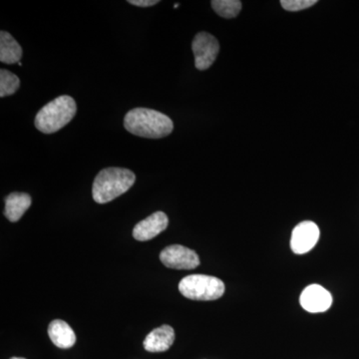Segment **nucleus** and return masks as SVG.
<instances>
[{"instance_id": "9", "label": "nucleus", "mask_w": 359, "mask_h": 359, "mask_svg": "<svg viewBox=\"0 0 359 359\" xmlns=\"http://www.w3.org/2000/svg\"><path fill=\"white\" fill-rule=\"evenodd\" d=\"M168 224L169 219L167 215L164 212H156L135 226L133 237L140 242L152 240L166 230Z\"/></svg>"}, {"instance_id": "7", "label": "nucleus", "mask_w": 359, "mask_h": 359, "mask_svg": "<svg viewBox=\"0 0 359 359\" xmlns=\"http://www.w3.org/2000/svg\"><path fill=\"white\" fill-rule=\"evenodd\" d=\"M320 235L318 224L311 221L302 222L292 231L290 249L297 255L306 254L318 244Z\"/></svg>"}, {"instance_id": "4", "label": "nucleus", "mask_w": 359, "mask_h": 359, "mask_svg": "<svg viewBox=\"0 0 359 359\" xmlns=\"http://www.w3.org/2000/svg\"><path fill=\"white\" fill-rule=\"evenodd\" d=\"M179 290L184 297L193 301H216L223 297L224 285L216 276L191 275L180 282Z\"/></svg>"}, {"instance_id": "19", "label": "nucleus", "mask_w": 359, "mask_h": 359, "mask_svg": "<svg viewBox=\"0 0 359 359\" xmlns=\"http://www.w3.org/2000/svg\"><path fill=\"white\" fill-rule=\"evenodd\" d=\"M11 359H25V358H11Z\"/></svg>"}, {"instance_id": "14", "label": "nucleus", "mask_w": 359, "mask_h": 359, "mask_svg": "<svg viewBox=\"0 0 359 359\" xmlns=\"http://www.w3.org/2000/svg\"><path fill=\"white\" fill-rule=\"evenodd\" d=\"M211 4L215 13L226 20L237 18L243 6L240 0H212Z\"/></svg>"}, {"instance_id": "17", "label": "nucleus", "mask_w": 359, "mask_h": 359, "mask_svg": "<svg viewBox=\"0 0 359 359\" xmlns=\"http://www.w3.org/2000/svg\"><path fill=\"white\" fill-rule=\"evenodd\" d=\"M159 0H129L128 4L139 7L154 6L159 4Z\"/></svg>"}, {"instance_id": "15", "label": "nucleus", "mask_w": 359, "mask_h": 359, "mask_svg": "<svg viewBox=\"0 0 359 359\" xmlns=\"http://www.w3.org/2000/svg\"><path fill=\"white\" fill-rule=\"evenodd\" d=\"M20 87V79L13 72L6 69L0 70V97L13 95Z\"/></svg>"}, {"instance_id": "1", "label": "nucleus", "mask_w": 359, "mask_h": 359, "mask_svg": "<svg viewBox=\"0 0 359 359\" xmlns=\"http://www.w3.org/2000/svg\"><path fill=\"white\" fill-rule=\"evenodd\" d=\"M124 127L135 136L148 139H161L173 132L174 123L171 118L157 110L149 108H135L124 118Z\"/></svg>"}, {"instance_id": "6", "label": "nucleus", "mask_w": 359, "mask_h": 359, "mask_svg": "<svg viewBox=\"0 0 359 359\" xmlns=\"http://www.w3.org/2000/svg\"><path fill=\"white\" fill-rule=\"evenodd\" d=\"M160 261L167 268L175 269H194L200 264L197 252L181 245H169L163 250Z\"/></svg>"}, {"instance_id": "11", "label": "nucleus", "mask_w": 359, "mask_h": 359, "mask_svg": "<svg viewBox=\"0 0 359 359\" xmlns=\"http://www.w3.org/2000/svg\"><path fill=\"white\" fill-rule=\"evenodd\" d=\"M51 341L59 348L67 349L74 346L76 334L67 323L61 320L51 321L48 327Z\"/></svg>"}, {"instance_id": "3", "label": "nucleus", "mask_w": 359, "mask_h": 359, "mask_svg": "<svg viewBox=\"0 0 359 359\" xmlns=\"http://www.w3.org/2000/svg\"><path fill=\"white\" fill-rule=\"evenodd\" d=\"M77 105L71 96L62 95L43 106L35 116L36 129L44 134H53L72 121Z\"/></svg>"}, {"instance_id": "5", "label": "nucleus", "mask_w": 359, "mask_h": 359, "mask_svg": "<svg viewBox=\"0 0 359 359\" xmlns=\"http://www.w3.org/2000/svg\"><path fill=\"white\" fill-rule=\"evenodd\" d=\"M192 50L195 56L196 68L201 71L209 69L218 57V39L208 32L198 33L193 40Z\"/></svg>"}, {"instance_id": "16", "label": "nucleus", "mask_w": 359, "mask_h": 359, "mask_svg": "<svg viewBox=\"0 0 359 359\" xmlns=\"http://www.w3.org/2000/svg\"><path fill=\"white\" fill-rule=\"evenodd\" d=\"M316 4H318V0H282L280 1L283 8L290 11V13L304 11Z\"/></svg>"}, {"instance_id": "8", "label": "nucleus", "mask_w": 359, "mask_h": 359, "mask_svg": "<svg viewBox=\"0 0 359 359\" xmlns=\"http://www.w3.org/2000/svg\"><path fill=\"white\" fill-rule=\"evenodd\" d=\"M299 302L304 309L311 313H325L332 304V297L320 285H311L302 292Z\"/></svg>"}, {"instance_id": "13", "label": "nucleus", "mask_w": 359, "mask_h": 359, "mask_svg": "<svg viewBox=\"0 0 359 359\" xmlns=\"http://www.w3.org/2000/svg\"><path fill=\"white\" fill-rule=\"evenodd\" d=\"M22 57V48L11 33L0 32V61L6 65L20 63Z\"/></svg>"}, {"instance_id": "12", "label": "nucleus", "mask_w": 359, "mask_h": 359, "mask_svg": "<svg viewBox=\"0 0 359 359\" xmlns=\"http://www.w3.org/2000/svg\"><path fill=\"white\" fill-rule=\"evenodd\" d=\"M32 205V197L26 193H11L6 199L4 216L8 221L15 223Z\"/></svg>"}, {"instance_id": "10", "label": "nucleus", "mask_w": 359, "mask_h": 359, "mask_svg": "<svg viewBox=\"0 0 359 359\" xmlns=\"http://www.w3.org/2000/svg\"><path fill=\"white\" fill-rule=\"evenodd\" d=\"M175 332L173 327L164 325L155 328L144 340V348L149 353H164L173 346Z\"/></svg>"}, {"instance_id": "18", "label": "nucleus", "mask_w": 359, "mask_h": 359, "mask_svg": "<svg viewBox=\"0 0 359 359\" xmlns=\"http://www.w3.org/2000/svg\"><path fill=\"white\" fill-rule=\"evenodd\" d=\"M174 7H175V8H177V7H179V4H175Z\"/></svg>"}, {"instance_id": "2", "label": "nucleus", "mask_w": 359, "mask_h": 359, "mask_svg": "<svg viewBox=\"0 0 359 359\" xmlns=\"http://www.w3.org/2000/svg\"><path fill=\"white\" fill-rule=\"evenodd\" d=\"M136 181L133 172L125 168L110 167L99 172L93 187L92 196L98 204H106L126 193Z\"/></svg>"}]
</instances>
